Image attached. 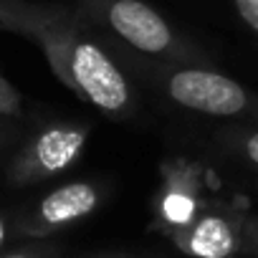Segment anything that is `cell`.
<instances>
[{"label": "cell", "instance_id": "cell-1", "mask_svg": "<svg viewBox=\"0 0 258 258\" xmlns=\"http://www.w3.org/2000/svg\"><path fill=\"white\" fill-rule=\"evenodd\" d=\"M28 36H33L53 74L79 96L91 101L104 111H124L129 106V84L114 61L89 38H84L74 26L61 23V18L36 13Z\"/></svg>", "mask_w": 258, "mask_h": 258}, {"label": "cell", "instance_id": "cell-2", "mask_svg": "<svg viewBox=\"0 0 258 258\" xmlns=\"http://www.w3.org/2000/svg\"><path fill=\"white\" fill-rule=\"evenodd\" d=\"M86 137H89V129L79 124L46 126L16 160L11 170L13 180L21 185H33L63 172L69 165H74L81 157L86 147Z\"/></svg>", "mask_w": 258, "mask_h": 258}, {"label": "cell", "instance_id": "cell-3", "mask_svg": "<svg viewBox=\"0 0 258 258\" xmlns=\"http://www.w3.org/2000/svg\"><path fill=\"white\" fill-rule=\"evenodd\" d=\"M167 91L172 101L210 116H233L248 106V91L238 81L208 69L175 71L167 81Z\"/></svg>", "mask_w": 258, "mask_h": 258}, {"label": "cell", "instance_id": "cell-4", "mask_svg": "<svg viewBox=\"0 0 258 258\" xmlns=\"http://www.w3.org/2000/svg\"><path fill=\"white\" fill-rule=\"evenodd\" d=\"M104 18L121 41L142 53H165L175 43L167 21L142 0H109Z\"/></svg>", "mask_w": 258, "mask_h": 258}, {"label": "cell", "instance_id": "cell-5", "mask_svg": "<svg viewBox=\"0 0 258 258\" xmlns=\"http://www.w3.org/2000/svg\"><path fill=\"white\" fill-rule=\"evenodd\" d=\"M96 205H99V190L94 185H89V182L63 185V187L48 192L38 203L26 230L28 233H46L51 228L86 218L89 213L96 210Z\"/></svg>", "mask_w": 258, "mask_h": 258}, {"label": "cell", "instance_id": "cell-6", "mask_svg": "<svg viewBox=\"0 0 258 258\" xmlns=\"http://www.w3.org/2000/svg\"><path fill=\"white\" fill-rule=\"evenodd\" d=\"M177 243L195 258H230L238 250V233L220 215H203L177 230Z\"/></svg>", "mask_w": 258, "mask_h": 258}, {"label": "cell", "instance_id": "cell-7", "mask_svg": "<svg viewBox=\"0 0 258 258\" xmlns=\"http://www.w3.org/2000/svg\"><path fill=\"white\" fill-rule=\"evenodd\" d=\"M195 210H198V180L192 172L182 170L180 175H172V180L167 182V190L160 203V213L170 225L182 230L192 223Z\"/></svg>", "mask_w": 258, "mask_h": 258}, {"label": "cell", "instance_id": "cell-8", "mask_svg": "<svg viewBox=\"0 0 258 258\" xmlns=\"http://www.w3.org/2000/svg\"><path fill=\"white\" fill-rule=\"evenodd\" d=\"M36 13H38L36 8H28V6L18 3V0H0V28L28 33Z\"/></svg>", "mask_w": 258, "mask_h": 258}, {"label": "cell", "instance_id": "cell-9", "mask_svg": "<svg viewBox=\"0 0 258 258\" xmlns=\"http://www.w3.org/2000/svg\"><path fill=\"white\" fill-rule=\"evenodd\" d=\"M21 109V96L16 94V89L0 76V114L6 116H16Z\"/></svg>", "mask_w": 258, "mask_h": 258}, {"label": "cell", "instance_id": "cell-10", "mask_svg": "<svg viewBox=\"0 0 258 258\" xmlns=\"http://www.w3.org/2000/svg\"><path fill=\"white\" fill-rule=\"evenodd\" d=\"M233 3H235V11L243 18V23L258 33V0H233Z\"/></svg>", "mask_w": 258, "mask_h": 258}, {"label": "cell", "instance_id": "cell-11", "mask_svg": "<svg viewBox=\"0 0 258 258\" xmlns=\"http://www.w3.org/2000/svg\"><path fill=\"white\" fill-rule=\"evenodd\" d=\"M243 150L248 155V160L253 165H258V132H250L245 140H243Z\"/></svg>", "mask_w": 258, "mask_h": 258}, {"label": "cell", "instance_id": "cell-12", "mask_svg": "<svg viewBox=\"0 0 258 258\" xmlns=\"http://www.w3.org/2000/svg\"><path fill=\"white\" fill-rule=\"evenodd\" d=\"M6 258H48L43 253H13V255H6Z\"/></svg>", "mask_w": 258, "mask_h": 258}, {"label": "cell", "instance_id": "cell-13", "mask_svg": "<svg viewBox=\"0 0 258 258\" xmlns=\"http://www.w3.org/2000/svg\"><path fill=\"white\" fill-rule=\"evenodd\" d=\"M6 240V225H3V218H0V245H3Z\"/></svg>", "mask_w": 258, "mask_h": 258}, {"label": "cell", "instance_id": "cell-14", "mask_svg": "<svg viewBox=\"0 0 258 258\" xmlns=\"http://www.w3.org/2000/svg\"><path fill=\"white\" fill-rule=\"evenodd\" d=\"M255 240H258V225H255Z\"/></svg>", "mask_w": 258, "mask_h": 258}]
</instances>
